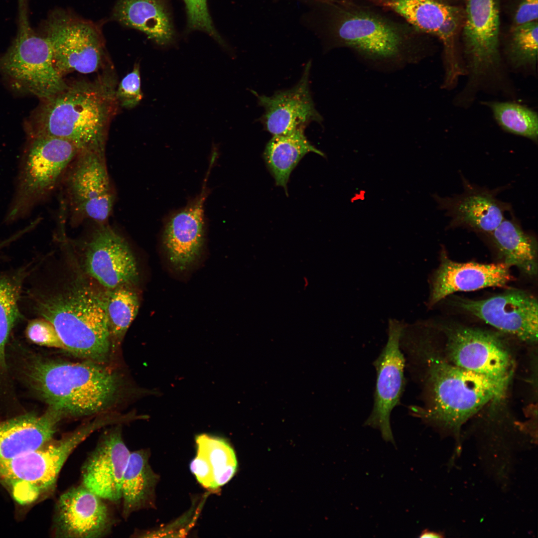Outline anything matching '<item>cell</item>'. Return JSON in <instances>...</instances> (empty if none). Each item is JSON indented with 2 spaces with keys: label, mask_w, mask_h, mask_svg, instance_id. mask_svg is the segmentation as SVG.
I'll return each mask as SVG.
<instances>
[{
  "label": "cell",
  "mask_w": 538,
  "mask_h": 538,
  "mask_svg": "<svg viewBox=\"0 0 538 538\" xmlns=\"http://www.w3.org/2000/svg\"><path fill=\"white\" fill-rule=\"evenodd\" d=\"M64 247L54 279L32 295L33 309L54 325L66 350L103 364L112 350L105 289L86 273L76 252Z\"/></svg>",
  "instance_id": "obj_1"
},
{
  "label": "cell",
  "mask_w": 538,
  "mask_h": 538,
  "mask_svg": "<svg viewBox=\"0 0 538 538\" xmlns=\"http://www.w3.org/2000/svg\"><path fill=\"white\" fill-rule=\"evenodd\" d=\"M411 375L421 388L423 406H411L410 414L430 424L458 428L488 403L506 391L483 375L448 361L426 335L404 339Z\"/></svg>",
  "instance_id": "obj_2"
},
{
  "label": "cell",
  "mask_w": 538,
  "mask_h": 538,
  "mask_svg": "<svg viewBox=\"0 0 538 538\" xmlns=\"http://www.w3.org/2000/svg\"><path fill=\"white\" fill-rule=\"evenodd\" d=\"M26 355L21 366L24 378L48 408L63 418L108 412L124 397V380L103 364Z\"/></svg>",
  "instance_id": "obj_3"
},
{
  "label": "cell",
  "mask_w": 538,
  "mask_h": 538,
  "mask_svg": "<svg viewBox=\"0 0 538 538\" xmlns=\"http://www.w3.org/2000/svg\"><path fill=\"white\" fill-rule=\"evenodd\" d=\"M111 80H81L48 99L36 112L30 138L65 139L79 150L105 152L108 126L117 102Z\"/></svg>",
  "instance_id": "obj_4"
},
{
  "label": "cell",
  "mask_w": 538,
  "mask_h": 538,
  "mask_svg": "<svg viewBox=\"0 0 538 538\" xmlns=\"http://www.w3.org/2000/svg\"><path fill=\"white\" fill-rule=\"evenodd\" d=\"M323 36L335 45L351 48L371 57L398 56L424 34L368 6L349 0L317 1Z\"/></svg>",
  "instance_id": "obj_5"
},
{
  "label": "cell",
  "mask_w": 538,
  "mask_h": 538,
  "mask_svg": "<svg viewBox=\"0 0 538 538\" xmlns=\"http://www.w3.org/2000/svg\"><path fill=\"white\" fill-rule=\"evenodd\" d=\"M17 33L0 58V69L16 88L45 100L67 84L55 67L49 41L30 26L28 0H17Z\"/></svg>",
  "instance_id": "obj_6"
},
{
  "label": "cell",
  "mask_w": 538,
  "mask_h": 538,
  "mask_svg": "<svg viewBox=\"0 0 538 538\" xmlns=\"http://www.w3.org/2000/svg\"><path fill=\"white\" fill-rule=\"evenodd\" d=\"M21 160L15 193L4 218L10 223L24 217L56 187L79 153L60 137L30 138Z\"/></svg>",
  "instance_id": "obj_7"
},
{
  "label": "cell",
  "mask_w": 538,
  "mask_h": 538,
  "mask_svg": "<svg viewBox=\"0 0 538 538\" xmlns=\"http://www.w3.org/2000/svg\"><path fill=\"white\" fill-rule=\"evenodd\" d=\"M42 32L51 45L55 67L63 76L74 71L92 73L100 68L104 43L96 24L56 9L44 21Z\"/></svg>",
  "instance_id": "obj_8"
},
{
  "label": "cell",
  "mask_w": 538,
  "mask_h": 538,
  "mask_svg": "<svg viewBox=\"0 0 538 538\" xmlns=\"http://www.w3.org/2000/svg\"><path fill=\"white\" fill-rule=\"evenodd\" d=\"M463 41L469 78L461 94L478 90L487 79L499 77L500 15L497 0H465Z\"/></svg>",
  "instance_id": "obj_9"
},
{
  "label": "cell",
  "mask_w": 538,
  "mask_h": 538,
  "mask_svg": "<svg viewBox=\"0 0 538 538\" xmlns=\"http://www.w3.org/2000/svg\"><path fill=\"white\" fill-rule=\"evenodd\" d=\"M442 350L449 362L485 376L505 390L513 371L511 355L503 341L494 333L478 328L453 326L444 329Z\"/></svg>",
  "instance_id": "obj_10"
},
{
  "label": "cell",
  "mask_w": 538,
  "mask_h": 538,
  "mask_svg": "<svg viewBox=\"0 0 538 538\" xmlns=\"http://www.w3.org/2000/svg\"><path fill=\"white\" fill-rule=\"evenodd\" d=\"M368 0L396 12L421 32L441 40L445 48V86H454L466 73L455 48V37L462 17L458 7L437 0Z\"/></svg>",
  "instance_id": "obj_11"
},
{
  "label": "cell",
  "mask_w": 538,
  "mask_h": 538,
  "mask_svg": "<svg viewBox=\"0 0 538 538\" xmlns=\"http://www.w3.org/2000/svg\"><path fill=\"white\" fill-rule=\"evenodd\" d=\"M66 179L67 196L73 213L97 224L107 223L115 194L109 177L105 152L79 151Z\"/></svg>",
  "instance_id": "obj_12"
},
{
  "label": "cell",
  "mask_w": 538,
  "mask_h": 538,
  "mask_svg": "<svg viewBox=\"0 0 538 538\" xmlns=\"http://www.w3.org/2000/svg\"><path fill=\"white\" fill-rule=\"evenodd\" d=\"M82 251L78 257L82 268L105 289L137 280V264L128 243L107 223L98 224Z\"/></svg>",
  "instance_id": "obj_13"
},
{
  "label": "cell",
  "mask_w": 538,
  "mask_h": 538,
  "mask_svg": "<svg viewBox=\"0 0 538 538\" xmlns=\"http://www.w3.org/2000/svg\"><path fill=\"white\" fill-rule=\"evenodd\" d=\"M405 324L396 319L389 320L387 343L373 363L377 372L372 410L364 425L381 432L386 441L395 443L390 417L398 405L405 386V358L400 339Z\"/></svg>",
  "instance_id": "obj_14"
},
{
  "label": "cell",
  "mask_w": 538,
  "mask_h": 538,
  "mask_svg": "<svg viewBox=\"0 0 538 538\" xmlns=\"http://www.w3.org/2000/svg\"><path fill=\"white\" fill-rule=\"evenodd\" d=\"M105 500L83 485L62 494L55 507L52 532L57 538H103L115 525L114 515Z\"/></svg>",
  "instance_id": "obj_15"
},
{
  "label": "cell",
  "mask_w": 538,
  "mask_h": 538,
  "mask_svg": "<svg viewBox=\"0 0 538 538\" xmlns=\"http://www.w3.org/2000/svg\"><path fill=\"white\" fill-rule=\"evenodd\" d=\"M461 309L527 343L538 339V301L529 293L510 290L483 300L457 298Z\"/></svg>",
  "instance_id": "obj_16"
},
{
  "label": "cell",
  "mask_w": 538,
  "mask_h": 538,
  "mask_svg": "<svg viewBox=\"0 0 538 538\" xmlns=\"http://www.w3.org/2000/svg\"><path fill=\"white\" fill-rule=\"evenodd\" d=\"M63 466L51 445L0 461V483L21 505L52 491Z\"/></svg>",
  "instance_id": "obj_17"
},
{
  "label": "cell",
  "mask_w": 538,
  "mask_h": 538,
  "mask_svg": "<svg viewBox=\"0 0 538 538\" xmlns=\"http://www.w3.org/2000/svg\"><path fill=\"white\" fill-rule=\"evenodd\" d=\"M131 452L122 435V424L113 425L101 435L81 470L82 485L104 500H121V487Z\"/></svg>",
  "instance_id": "obj_18"
},
{
  "label": "cell",
  "mask_w": 538,
  "mask_h": 538,
  "mask_svg": "<svg viewBox=\"0 0 538 538\" xmlns=\"http://www.w3.org/2000/svg\"><path fill=\"white\" fill-rule=\"evenodd\" d=\"M311 65L309 61L299 81L290 89L276 92L271 96L259 95L252 91L259 105L265 110L260 121L266 130L272 135L304 129L312 122L320 123L322 121L309 88Z\"/></svg>",
  "instance_id": "obj_19"
},
{
  "label": "cell",
  "mask_w": 538,
  "mask_h": 538,
  "mask_svg": "<svg viewBox=\"0 0 538 538\" xmlns=\"http://www.w3.org/2000/svg\"><path fill=\"white\" fill-rule=\"evenodd\" d=\"M509 269L504 262L489 264L457 263L442 253L440 264L430 279L427 307L431 308L456 292L505 286L512 279Z\"/></svg>",
  "instance_id": "obj_20"
},
{
  "label": "cell",
  "mask_w": 538,
  "mask_h": 538,
  "mask_svg": "<svg viewBox=\"0 0 538 538\" xmlns=\"http://www.w3.org/2000/svg\"><path fill=\"white\" fill-rule=\"evenodd\" d=\"M464 191L453 197L433 196L438 207L450 218V227H466L488 234L505 218L511 206L496 197L495 191L475 186L463 179Z\"/></svg>",
  "instance_id": "obj_21"
},
{
  "label": "cell",
  "mask_w": 538,
  "mask_h": 538,
  "mask_svg": "<svg viewBox=\"0 0 538 538\" xmlns=\"http://www.w3.org/2000/svg\"><path fill=\"white\" fill-rule=\"evenodd\" d=\"M203 189L192 204L175 213L165 224L163 243L168 259L177 270L187 269L197 261L204 243Z\"/></svg>",
  "instance_id": "obj_22"
},
{
  "label": "cell",
  "mask_w": 538,
  "mask_h": 538,
  "mask_svg": "<svg viewBox=\"0 0 538 538\" xmlns=\"http://www.w3.org/2000/svg\"><path fill=\"white\" fill-rule=\"evenodd\" d=\"M62 418L48 408L41 415L27 413L0 421V461L36 449L51 440Z\"/></svg>",
  "instance_id": "obj_23"
},
{
  "label": "cell",
  "mask_w": 538,
  "mask_h": 538,
  "mask_svg": "<svg viewBox=\"0 0 538 538\" xmlns=\"http://www.w3.org/2000/svg\"><path fill=\"white\" fill-rule=\"evenodd\" d=\"M196 455L190 464L191 472L204 487L216 490L234 475L237 461L234 450L224 438L209 434L196 436Z\"/></svg>",
  "instance_id": "obj_24"
},
{
  "label": "cell",
  "mask_w": 538,
  "mask_h": 538,
  "mask_svg": "<svg viewBox=\"0 0 538 538\" xmlns=\"http://www.w3.org/2000/svg\"><path fill=\"white\" fill-rule=\"evenodd\" d=\"M113 17L125 26L142 31L159 45L173 39L166 0H118Z\"/></svg>",
  "instance_id": "obj_25"
},
{
  "label": "cell",
  "mask_w": 538,
  "mask_h": 538,
  "mask_svg": "<svg viewBox=\"0 0 538 538\" xmlns=\"http://www.w3.org/2000/svg\"><path fill=\"white\" fill-rule=\"evenodd\" d=\"M148 460L147 450L131 452L121 487L122 514L125 519L137 511L154 506L155 488L159 478Z\"/></svg>",
  "instance_id": "obj_26"
},
{
  "label": "cell",
  "mask_w": 538,
  "mask_h": 538,
  "mask_svg": "<svg viewBox=\"0 0 538 538\" xmlns=\"http://www.w3.org/2000/svg\"><path fill=\"white\" fill-rule=\"evenodd\" d=\"M489 235L504 262L509 267L515 266L524 273L534 276L538 271L537 244L531 235L523 230L513 216L505 218Z\"/></svg>",
  "instance_id": "obj_27"
},
{
  "label": "cell",
  "mask_w": 538,
  "mask_h": 538,
  "mask_svg": "<svg viewBox=\"0 0 538 538\" xmlns=\"http://www.w3.org/2000/svg\"><path fill=\"white\" fill-rule=\"evenodd\" d=\"M303 129L286 134L273 135L267 143L264 158L277 185L287 192L290 175L299 161L307 153L313 152L324 156L307 139Z\"/></svg>",
  "instance_id": "obj_28"
},
{
  "label": "cell",
  "mask_w": 538,
  "mask_h": 538,
  "mask_svg": "<svg viewBox=\"0 0 538 538\" xmlns=\"http://www.w3.org/2000/svg\"><path fill=\"white\" fill-rule=\"evenodd\" d=\"M32 263L16 271L0 275V370L6 368L5 347L9 334L22 316L18 307L24 279L32 270Z\"/></svg>",
  "instance_id": "obj_29"
},
{
  "label": "cell",
  "mask_w": 538,
  "mask_h": 538,
  "mask_svg": "<svg viewBox=\"0 0 538 538\" xmlns=\"http://www.w3.org/2000/svg\"><path fill=\"white\" fill-rule=\"evenodd\" d=\"M134 284L105 289L106 316L112 347L123 340L138 311L139 302Z\"/></svg>",
  "instance_id": "obj_30"
},
{
  "label": "cell",
  "mask_w": 538,
  "mask_h": 538,
  "mask_svg": "<svg viewBox=\"0 0 538 538\" xmlns=\"http://www.w3.org/2000/svg\"><path fill=\"white\" fill-rule=\"evenodd\" d=\"M485 104L491 109L498 124L505 131L537 142L538 117L536 112L513 102L492 101Z\"/></svg>",
  "instance_id": "obj_31"
},
{
  "label": "cell",
  "mask_w": 538,
  "mask_h": 538,
  "mask_svg": "<svg viewBox=\"0 0 538 538\" xmlns=\"http://www.w3.org/2000/svg\"><path fill=\"white\" fill-rule=\"evenodd\" d=\"M538 21L513 27L508 59L516 69L534 70L538 59Z\"/></svg>",
  "instance_id": "obj_32"
},
{
  "label": "cell",
  "mask_w": 538,
  "mask_h": 538,
  "mask_svg": "<svg viewBox=\"0 0 538 538\" xmlns=\"http://www.w3.org/2000/svg\"><path fill=\"white\" fill-rule=\"evenodd\" d=\"M25 334L28 340L38 345L66 350L54 325L44 318L41 317L29 321Z\"/></svg>",
  "instance_id": "obj_33"
},
{
  "label": "cell",
  "mask_w": 538,
  "mask_h": 538,
  "mask_svg": "<svg viewBox=\"0 0 538 538\" xmlns=\"http://www.w3.org/2000/svg\"><path fill=\"white\" fill-rule=\"evenodd\" d=\"M185 4L189 27L207 32L218 42L224 41L215 29L209 15L206 0H183Z\"/></svg>",
  "instance_id": "obj_34"
},
{
  "label": "cell",
  "mask_w": 538,
  "mask_h": 538,
  "mask_svg": "<svg viewBox=\"0 0 538 538\" xmlns=\"http://www.w3.org/2000/svg\"><path fill=\"white\" fill-rule=\"evenodd\" d=\"M117 102L126 109L136 107L142 98L139 64L121 81L115 92Z\"/></svg>",
  "instance_id": "obj_35"
},
{
  "label": "cell",
  "mask_w": 538,
  "mask_h": 538,
  "mask_svg": "<svg viewBox=\"0 0 538 538\" xmlns=\"http://www.w3.org/2000/svg\"><path fill=\"white\" fill-rule=\"evenodd\" d=\"M538 0H521L516 9L513 27L538 21Z\"/></svg>",
  "instance_id": "obj_36"
},
{
  "label": "cell",
  "mask_w": 538,
  "mask_h": 538,
  "mask_svg": "<svg viewBox=\"0 0 538 538\" xmlns=\"http://www.w3.org/2000/svg\"><path fill=\"white\" fill-rule=\"evenodd\" d=\"M421 538H442L443 535L439 532L424 530L421 532L419 536Z\"/></svg>",
  "instance_id": "obj_37"
},
{
  "label": "cell",
  "mask_w": 538,
  "mask_h": 538,
  "mask_svg": "<svg viewBox=\"0 0 538 538\" xmlns=\"http://www.w3.org/2000/svg\"><path fill=\"white\" fill-rule=\"evenodd\" d=\"M317 0V1H327V0Z\"/></svg>",
  "instance_id": "obj_38"
},
{
  "label": "cell",
  "mask_w": 538,
  "mask_h": 538,
  "mask_svg": "<svg viewBox=\"0 0 538 538\" xmlns=\"http://www.w3.org/2000/svg\"></svg>",
  "instance_id": "obj_39"
}]
</instances>
